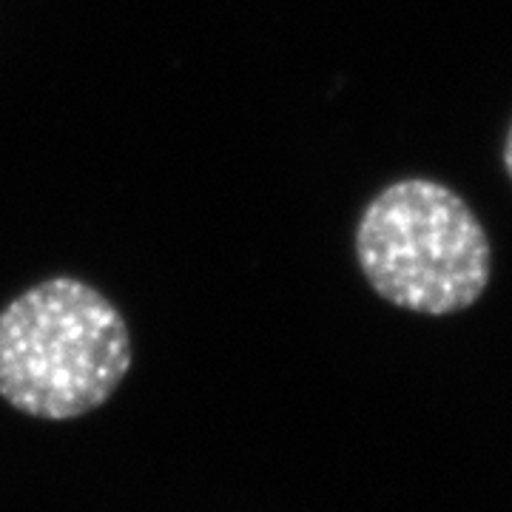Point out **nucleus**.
Wrapping results in <instances>:
<instances>
[{
	"instance_id": "obj_1",
	"label": "nucleus",
	"mask_w": 512,
	"mask_h": 512,
	"mask_svg": "<svg viewBox=\"0 0 512 512\" xmlns=\"http://www.w3.org/2000/svg\"><path fill=\"white\" fill-rule=\"evenodd\" d=\"M131 367L123 313L94 285L55 276L0 311V396L35 419L89 413Z\"/></svg>"
},
{
	"instance_id": "obj_2",
	"label": "nucleus",
	"mask_w": 512,
	"mask_h": 512,
	"mask_svg": "<svg viewBox=\"0 0 512 512\" xmlns=\"http://www.w3.org/2000/svg\"><path fill=\"white\" fill-rule=\"evenodd\" d=\"M356 259L384 302L424 316L473 308L493 276V251L476 211L436 180L379 191L356 225Z\"/></svg>"
},
{
	"instance_id": "obj_3",
	"label": "nucleus",
	"mask_w": 512,
	"mask_h": 512,
	"mask_svg": "<svg viewBox=\"0 0 512 512\" xmlns=\"http://www.w3.org/2000/svg\"><path fill=\"white\" fill-rule=\"evenodd\" d=\"M504 168H507V174H510L512 180V126L507 131V143H504Z\"/></svg>"
}]
</instances>
